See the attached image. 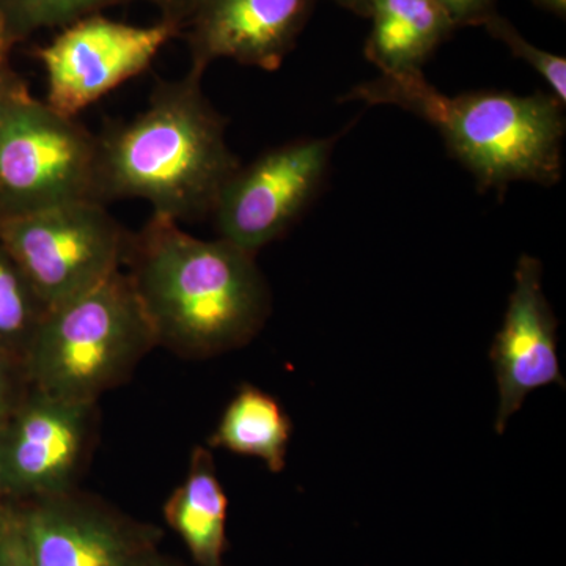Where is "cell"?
Masks as SVG:
<instances>
[{
  "mask_svg": "<svg viewBox=\"0 0 566 566\" xmlns=\"http://www.w3.org/2000/svg\"><path fill=\"white\" fill-rule=\"evenodd\" d=\"M92 408L29 386L0 424L2 493L33 501L69 493L87 446Z\"/></svg>",
  "mask_w": 566,
  "mask_h": 566,
  "instance_id": "9c48e42d",
  "label": "cell"
},
{
  "mask_svg": "<svg viewBox=\"0 0 566 566\" xmlns=\"http://www.w3.org/2000/svg\"><path fill=\"white\" fill-rule=\"evenodd\" d=\"M486 29L493 39L501 41L506 50L512 52L516 59L526 62L549 87L551 95L556 96L558 102L566 104V61L562 55L539 50L531 41L524 39L520 31L506 18L494 13L485 22Z\"/></svg>",
  "mask_w": 566,
  "mask_h": 566,
  "instance_id": "ac0fdd59",
  "label": "cell"
},
{
  "mask_svg": "<svg viewBox=\"0 0 566 566\" xmlns=\"http://www.w3.org/2000/svg\"><path fill=\"white\" fill-rule=\"evenodd\" d=\"M156 3L158 9L161 10V20L174 22L178 28L182 29L186 18H188L189 11L193 0H150Z\"/></svg>",
  "mask_w": 566,
  "mask_h": 566,
  "instance_id": "7402d4cb",
  "label": "cell"
},
{
  "mask_svg": "<svg viewBox=\"0 0 566 566\" xmlns=\"http://www.w3.org/2000/svg\"><path fill=\"white\" fill-rule=\"evenodd\" d=\"M227 506L211 453L196 447L188 475L166 502L164 515L200 566H222Z\"/></svg>",
  "mask_w": 566,
  "mask_h": 566,
  "instance_id": "5bb4252c",
  "label": "cell"
},
{
  "mask_svg": "<svg viewBox=\"0 0 566 566\" xmlns=\"http://www.w3.org/2000/svg\"><path fill=\"white\" fill-rule=\"evenodd\" d=\"M293 424L270 394L245 385L223 411L210 446L238 455L260 458L271 472L285 469Z\"/></svg>",
  "mask_w": 566,
  "mask_h": 566,
  "instance_id": "9a60e30c",
  "label": "cell"
},
{
  "mask_svg": "<svg viewBox=\"0 0 566 566\" xmlns=\"http://www.w3.org/2000/svg\"><path fill=\"white\" fill-rule=\"evenodd\" d=\"M348 102L386 104L422 118L482 191L512 182L551 188L564 172L565 104L551 93L468 92L449 96L412 74H381L356 85Z\"/></svg>",
  "mask_w": 566,
  "mask_h": 566,
  "instance_id": "3957f363",
  "label": "cell"
},
{
  "mask_svg": "<svg viewBox=\"0 0 566 566\" xmlns=\"http://www.w3.org/2000/svg\"><path fill=\"white\" fill-rule=\"evenodd\" d=\"M338 6L344 9L353 11V13L359 14V17L367 18L368 11H370L371 0H335Z\"/></svg>",
  "mask_w": 566,
  "mask_h": 566,
  "instance_id": "d4e9b609",
  "label": "cell"
},
{
  "mask_svg": "<svg viewBox=\"0 0 566 566\" xmlns=\"http://www.w3.org/2000/svg\"><path fill=\"white\" fill-rule=\"evenodd\" d=\"M491 360L499 389V434L528 394L549 385L565 386L557 354V319L543 294L542 263L535 256L523 255L517 262L515 286L494 337Z\"/></svg>",
  "mask_w": 566,
  "mask_h": 566,
  "instance_id": "8fae6325",
  "label": "cell"
},
{
  "mask_svg": "<svg viewBox=\"0 0 566 566\" xmlns=\"http://www.w3.org/2000/svg\"><path fill=\"white\" fill-rule=\"evenodd\" d=\"M447 11L457 28L461 25H483V22L497 13V0H434Z\"/></svg>",
  "mask_w": 566,
  "mask_h": 566,
  "instance_id": "ffe728a7",
  "label": "cell"
},
{
  "mask_svg": "<svg viewBox=\"0 0 566 566\" xmlns=\"http://www.w3.org/2000/svg\"><path fill=\"white\" fill-rule=\"evenodd\" d=\"M44 314L46 308L0 243V353L22 364Z\"/></svg>",
  "mask_w": 566,
  "mask_h": 566,
  "instance_id": "2e32d148",
  "label": "cell"
},
{
  "mask_svg": "<svg viewBox=\"0 0 566 566\" xmlns=\"http://www.w3.org/2000/svg\"><path fill=\"white\" fill-rule=\"evenodd\" d=\"M128 2L134 0H0V10L14 46L43 29H63Z\"/></svg>",
  "mask_w": 566,
  "mask_h": 566,
  "instance_id": "e0dca14e",
  "label": "cell"
},
{
  "mask_svg": "<svg viewBox=\"0 0 566 566\" xmlns=\"http://www.w3.org/2000/svg\"><path fill=\"white\" fill-rule=\"evenodd\" d=\"M155 346L132 279L118 270L91 292L44 314L22 367L33 389L95 405Z\"/></svg>",
  "mask_w": 566,
  "mask_h": 566,
  "instance_id": "277c9868",
  "label": "cell"
},
{
  "mask_svg": "<svg viewBox=\"0 0 566 566\" xmlns=\"http://www.w3.org/2000/svg\"><path fill=\"white\" fill-rule=\"evenodd\" d=\"M365 55L381 74L420 73L455 22L434 0H371Z\"/></svg>",
  "mask_w": 566,
  "mask_h": 566,
  "instance_id": "4fadbf2b",
  "label": "cell"
},
{
  "mask_svg": "<svg viewBox=\"0 0 566 566\" xmlns=\"http://www.w3.org/2000/svg\"><path fill=\"white\" fill-rule=\"evenodd\" d=\"M203 74L161 81L147 107L98 136V197L140 199L174 221L211 214L241 166L227 144V120L202 88Z\"/></svg>",
  "mask_w": 566,
  "mask_h": 566,
  "instance_id": "7a4b0ae2",
  "label": "cell"
},
{
  "mask_svg": "<svg viewBox=\"0 0 566 566\" xmlns=\"http://www.w3.org/2000/svg\"><path fill=\"white\" fill-rule=\"evenodd\" d=\"M534 2L536 6L542 7L543 10L557 14V17L565 18L566 0H534Z\"/></svg>",
  "mask_w": 566,
  "mask_h": 566,
  "instance_id": "484cf974",
  "label": "cell"
},
{
  "mask_svg": "<svg viewBox=\"0 0 566 566\" xmlns=\"http://www.w3.org/2000/svg\"><path fill=\"white\" fill-rule=\"evenodd\" d=\"M11 48H13V44H11L6 20H3L2 10H0V73L10 70L9 52Z\"/></svg>",
  "mask_w": 566,
  "mask_h": 566,
  "instance_id": "cb8c5ba5",
  "label": "cell"
},
{
  "mask_svg": "<svg viewBox=\"0 0 566 566\" xmlns=\"http://www.w3.org/2000/svg\"><path fill=\"white\" fill-rule=\"evenodd\" d=\"M334 137L292 140L238 167L211 216L219 237L256 253L289 232L322 189Z\"/></svg>",
  "mask_w": 566,
  "mask_h": 566,
  "instance_id": "52a82bcc",
  "label": "cell"
},
{
  "mask_svg": "<svg viewBox=\"0 0 566 566\" xmlns=\"http://www.w3.org/2000/svg\"><path fill=\"white\" fill-rule=\"evenodd\" d=\"M33 566H145L150 543L99 506L69 493L17 513Z\"/></svg>",
  "mask_w": 566,
  "mask_h": 566,
  "instance_id": "7c38bea8",
  "label": "cell"
},
{
  "mask_svg": "<svg viewBox=\"0 0 566 566\" xmlns=\"http://www.w3.org/2000/svg\"><path fill=\"white\" fill-rule=\"evenodd\" d=\"M180 33L170 21L133 25L103 13L66 25L35 52L46 74L44 103L76 118L104 95L144 73L164 44Z\"/></svg>",
  "mask_w": 566,
  "mask_h": 566,
  "instance_id": "ba28073f",
  "label": "cell"
},
{
  "mask_svg": "<svg viewBox=\"0 0 566 566\" xmlns=\"http://www.w3.org/2000/svg\"><path fill=\"white\" fill-rule=\"evenodd\" d=\"M256 253L218 237L202 240L151 214L132 234L125 264L156 345L211 356L248 344L270 315Z\"/></svg>",
  "mask_w": 566,
  "mask_h": 566,
  "instance_id": "6da1fadb",
  "label": "cell"
},
{
  "mask_svg": "<svg viewBox=\"0 0 566 566\" xmlns=\"http://www.w3.org/2000/svg\"><path fill=\"white\" fill-rule=\"evenodd\" d=\"M3 497H6V494L2 493V488H0V535H2L3 528H6L7 523H9L11 513L6 509V505H3Z\"/></svg>",
  "mask_w": 566,
  "mask_h": 566,
  "instance_id": "4316f807",
  "label": "cell"
},
{
  "mask_svg": "<svg viewBox=\"0 0 566 566\" xmlns=\"http://www.w3.org/2000/svg\"><path fill=\"white\" fill-rule=\"evenodd\" d=\"M316 0H193L182 24L191 69L205 74L229 59L264 71L281 69L307 25Z\"/></svg>",
  "mask_w": 566,
  "mask_h": 566,
  "instance_id": "30bf717a",
  "label": "cell"
},
{
  "mask_svg": "<svg viewBox=\"0 0 566 566\" xmlns=\"http://www.w3.org/2000/svg\"><path fill=\"white\" fill-rule=\"evenodd\" d=\"M0 566H33L17 513H10L9 523L0 535Z\"/></svg>",
  "mask_w": 566,
  "mask_h": 566,
  "instance_id": "44dd1931",
  "label": "cell"
},
{
  "mask_svg": "<svg viewBox=\"0 0 566 566\" xmlns=\"http://www.w3.org/2000/svg\"><path fill=\"white\" fill-rule=\"evenodd\" d=\"M24 91H29L28 85L21 81V77L13 70L10 69L0 73V99Z\"/></svg>",
  "mask_w": 566,
  "mask_h": 566,
  "instance_id": "603a6c76",
  "label": "cell"
},
{
  "mask_svg": "<svg viewBox=\"0 0 566 566\" xmlns=\"http://www.w3.org/2000/svg\"><path fill=\"white\" fill-rule=\"evenodd\" d=\"M129 240L132 233L99 202L63 203L0 218V243L46 312L122 270Z\"/></svg>",
  "mask_w": 566,
  "mask_h": 566,
  "instance_id": "8992f818",
  "label": "cell"
},
{
  "mask_svg": "<svg viewBox=\"0 0 566 566\" xmlns=\"http://www.w3.org/2000/svg\"><path fill=\"white\" fill-rule=\"evenodd\" d=\"M98 158V136L76 118L29 91L0 99V218L99 202Z\"/></svg>",
  "mask_w": 566,
  "mask_h": 566,
  "instance_id": "5b68a950",
  "label": "cell"
},
{
  "mask_svg": "<svg viewBox=\"0 0 566 566\" xmlns=\"http://www.w3.org/2000/svg\"><path fill=\"white\" fill-rule=\"evenodd\" d=\"M145 566H172V565L159 564V562H155V560H153V558H150V560H148L147 564H145Z\"/></svg>",
  "mask_w": 566,
  "mask_h": 566,
  "instance_id": "83f0119b",
  "label": "cell"
},
{
  "mask_svg": "<svg viewBox=\"0 0 566 566\" xmlns=\"http://www.w3.org/2000/svg\"><path fill=\"white\" fill-rule=\"evenodd\" d=\"M22 382H28V378L20 360L0 353V424L6 422L7 417L28 390L22 389Z\"/></svg>",
  "mask_w": 566,
  "mask_h": 566,
  "instance_id": "d6986e66",
  "label": "cell"
}]
</instances>
